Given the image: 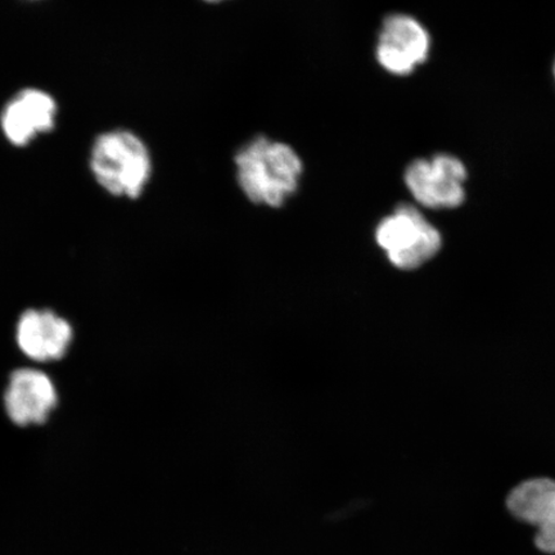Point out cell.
Returning <instances> with one entry per match:
<instances>
[{
	"label": "cell",
	"instance_id": "1",
	"mask_svg": "<svg viewBox=\"0 0 555 555\" xmlns=\"http://www.w3.org/2000/svg\"><path fill=\"white\" fill-rule=\"evenodd\" d=\"M235 178L255 205L281 207L300 186L304 162L289 145L266 135L243 144L234 155Z\"/></svg>",
	"mask_w": 555,
	"mask_h": 555
},
{
	"label": "cell",
	"instance_id": "2",
	"mask_svg": "<svg viewBox=\"0 0 555 555\" xmlns=\"http://www.w3.org/2000/svg\"><path fill=\"white\" fill-rule=\"evenodd\" d=\"M89 165L104 191L131 199L142 196L154 171L149 145L134 131L125 129L96 137Z\"/></svg>",
	"mask_w": 555,
	"mask_h": 555
},
{
	"label": "cell",
	"instance_id": "3",
	"mask_svg": "<svg viewBox=\"0 0 555 555\" xmlns=\"http://www.w3.org/2000/svg\"><path fill=\"white\" fill-rule=\"evenodd\" d=\"M374 237L392 266L401 270L422 267L442 245L440 232L411 204L399 205L382 219Z\"/></svg>",
	"mask_w": 555,
	"mask_h": 555
},
{
	"label": "cell",
	"instance_id": "4",
	"mask_svg": "<svg viewBox=\"0 0 555 555\" xmlns=\"http://www.w3.org/2000/svg\"><path fill=\"white\" fill-rule=\"evenodd\" d=\"M466 165L453 155L416 158L406 166L404 183L415 203L427 208H454L466 198Z\"/></svg>",
	"mask_w": 555,
	"mask_h": 555
},
{
	"label": "cell",
	"instance_id": "5",
	"mask_svg": "<svg viewBox=\"0 0 555 555\" xmlns=\"http://www.w3.org/2000/svg\"><path fill=\"white\" fill-rule=\"evenodd\" d=\"M431 52V37L421 21L406 13H392L382 21L376 60L386 73L406 76L426 62Z\"/></svg>",
	"mask_w": 555,
	"mask_h": 555
},
{
	"label": "cell",
	"instance_id": "6",
	"mask_svg": "<svg viewBox=\"0 0 555 555\" xmlns=\"http://www.w3.org/2000/svg\"><path fill=\"white\" fill-rule=\"evenodd\" d=\"M57 102L50 93L27 88L12 96L0 114V128L11 144L25 147L57 122Z\"/></svg>",
	"mask_w": 555,
	"mask_h": 555
},
{
	"label": "cell",
	"instance_id": "7",
	"mask_svg": "<svg viewBox=\"0 0 555 555\" xmlns=\"http://www.w3.org/2000/svg\"><path fill=\"white\" fill-rule=\"evenodd\" d=\"M511 515L537 527L535 545L545 554H555V481L531 478L516 486L506 498Z\"/></svg>",
	"mask_w": 555,
	"mask_h": 555
},
{
	"label": "cell",
	"instance_id": "8",
	"mask_svg": "<svg viewBox=\"0 0 555 555\" xmlns=\"http://www.w3.org/2000/svg\"><path fill=\"white\" fill-rule=\"evenodd\" d=\"M57 391L50 377L35 370L12 373L4 393V408L20 427L41 425L57 405Z\"/></svg>",
	"mask_w": 555,
	"mask_h": 555
},
{
	"label": "cell",
	"instance_id": "9",
	"mask_svg": "<svg viewBox=\"0 0 555 555\" xmlns=\"http://www.w3.org/2000/svg\"><path fill=\"white\" fill-rule=\"evenodd\" d=\"M73 336L72 325L50 310L24 312L16 330L21 351L37 362H52L64 358Z\"/></svg>",
	"mask_w": 555,
	"mask_h": 555
},
{
	"label": "cell",
	"instance_id": "10",
	"mask_svg": "<svg viewBox=\"0 0 555 555\" xmlns=\"http://www.w3.org/2000/svg\"><path fill=\"white\" fill-rule=\"evenodd\" d=\"M204 2L217 4V3L225 2V0H204Z\"/></svg>",
	"mask_w": 555,
	"mask_h": 555
},
{
	"label": "cell",
	"instance_id": "11",
	"mask_svg": "<svg viewBox=\"0 0 555 555\" xmlns=\"http://www.w3.org/2000/svg\"><path fill=\"white\" fill-rule=\"evenodd\" d=\"M553 73H554V78H555V62H554Z\"/></svg>",
	"mask_w": 555,
	"mask_h": 555
}]
</instances>
